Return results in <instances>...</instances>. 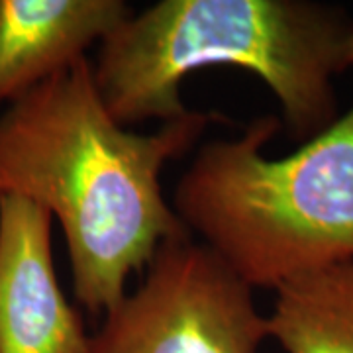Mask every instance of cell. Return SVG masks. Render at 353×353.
Wrapping results in <instances>:
<instances>
[{
	"mask_svg": "<svg viewBox=\"0 0 353 353\" xmlns=\"http://www.w3.org/2000/svg\"><path fill=\"white\" fill-rule=\"evenodd\" d=\"M132 12L124 0H0V104L87 57Z\"/></svg>",
	"mask_w": 353,
	"mask_h": 353,
	"instance_id": "obj_6",
	"label": "cell"
},
{
	"mask_svg": "<svg viewBox=\"0 0 353 353\" xmlns=\"http://www.w3.org/2000/svg\"><path fill=\"white\" fill-rule=\"evenodd\" d=\"M216 122L226 118L189 110L153 134L120 126L88 57L0 114V196L38 202L59 222L73 290L87 312L106 314L165 241L189 236L165 201L161 173Z\"/></svg>",
	"mask_w": 353,
	"mask_h": 353,
	"instance_id": "obj_1",
	"label": "cell"
},
{
	"mask_svg": "<svg viewBox=\"0 0 353 353\" xmlns=\"http://www.w3.org/2000/svg\"><path fill=\"white\" fill-rule=\"evenodd\" d=\"M48 208L0 196V353H87L83 316L53 267Z\"/></svg>",
	"mask_w": 353,
	"mask_h": 353,
	"instance_id": "obj_5",
	"label": "cell"
},
{
	"mask_svg": "<svg viewBox=\"0 0 353 353\" xmlns=\"http://www.w3.org/2000/svg\"><path fill=\"white\" fill-rule=\"evenodd\" d=\"M353 20L316 0H159L130 14L92 61L106 110L120 126L185 116L183 81L208 67L261 79L281 124L304 143L340 116L334 79L343 73Z\"/></svg>",
	"mask_w": 353,
	"mask_h": 353,
	"instance_id": "obj_2",
	"label": "cell"
},
{
	"mask_svg": "<svg viewBox=\"0 0 353 353\" xmlns=\"http://www.w3.org/2000/svg\"><path fill=\"white\" fill-rule=\"evenodd\" d=\"M267 330L283 353H353V261L279 287Z\"/></svg>",
	"mask_w": 353,
	"mask_h": 353,
	"instance_id": "obj_7",
	"label": "cell"
},
{
	"mask_svg": "<svg viewBox=\"0 0 353 353\" xmlns=\"http://www.w3.org/2000/svg\"><path fill=\"white\" fill-rule=\"evenodd\" d=\"M345 67L350 69L353 67V32L350 39H347V46H345Z\"/></svg>",
	"mask_w": 353,
	"mask_h": 353,
	"instance_id": "obj_8",
	"label": "cell"
},
{
	"mask_svg": "<svg viewBox=\"0 0 353 353\" xmlns=\"http://www.w3.org/2000/svg\"><path fill=\"white\" fill-rule=\"evenodd\" d=\"M253 289L192 236L165 241L132 294L102 314L87 353H259Z\"/></svg>",
	"mask_w": 353,
	"mask_h": 353,
	"instance_id": "obj_4",
	"label": "cell"
},
{
	"mask_svg": "<svg viewBox=\"0 0 353 353\" xmlns=\"http://www.w3.org/2000/svg\"><path fill=\"white\" fill-rule=\"evenodd\" d=\"M281 118L199 148L173 192V210L250 289L353 261V106L299 150L269 159Z\"/></svg>",
	"mask_w": 353,
	"mask_h": 353,
	"instance_id": "obj_3",
	"label": "cell"
}]
</instances>
